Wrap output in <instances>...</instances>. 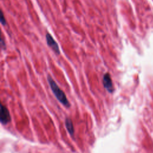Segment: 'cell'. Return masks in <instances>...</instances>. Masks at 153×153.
<instances>
[{"instance_id": "obj_6", "label": "cell", "mask_w": 153, "mask_h": 153, "mask_svg": "<svg viewBox=\"0 0 153 153\" xmlns=\"http://www.w3.org/2000/svg\"><path fill=\"white\" fill-rule=\"evenodd\" d=\"M1 23L2 25H6V20H5V18L4 16V14H3V12L1 11Z\"/></svg>"}, {"instance_id": "obj_1", "label": "cell", "mask_w": 153, "mask_h": 153, "mask_svg": "<svg viewBox=\"0 0 153 153\" xmlns=\"http://www.w3.org/2000/svg\"><path fill=\"white\" fill-rule=\"evenodd\" d=\"M47 81L56 99L65 106L69 108L70 106V103L68 100L65 93L60 88V87L57 85L52 77L49 75L47 76Z\"/></svg>"}, {"instance_id": "obj_3", "label": "cell", "mask_w": 153, "mask_h": 153, "mask_svg": "<svg viewBox=\"0 0 153 153\" xmlns=\"http://www.w3.org/2000/svg\"><path fill=\"white\" fill-rule=\"evenodd\" d=\"M11 120V117L8 109L5 106L1 105L0 112V121L2 124H6Z\"/></svg>"}, {"instance_id": "obj_2", "label": "cell", "mask_w": 153, "mask_h": 153, "mask_svg": "<svg viewBox=\"0 0 153 153\" xmlns=\"http://www.w3.org/2000/svg\"><path fill=\"white\" fill-rule=\"evenodd\" d=\"M46 42L48 45L51 48V49L56 53L57 54H59L60 53V49L58 45V44L57 42L54 40V39L53 38V36L50 34L49 33H47L45 36Z\"/></svg>"}, {"instance_id": "obj_7", "label": "cell", "mask_w": 153, "mask_h": 153, "mask_svg": "<svg viewBox=\"0 0 153 153\" xmlns=\"http://www.w3.org/2000/svg\"><path fill=\"white\" fill-rule=\"evenodd\" d=\"M1 47H3V46L5 45V43H4V40L2 39V37L1 38Z\"/></svg>"}, {"instance_id": "obj_5", "label": "cell", "mask_w": 153, "mask_h": 153, "mask_svg": "<svg viewBox=\"0 0 153 153\" xmlns=\"http://www.w3.org/2000/svg\"><path fill=\"white\" fill-rule=\"evenodd\" d=\"M65 126H66V127L68 132L69 133V134L71 135H73L74 133V128L72 121L70 118H66Z\"/></svg>"}, {"instance_id": "obj_4", "label": "cell", "mask_w": 153, "mask_h": 153, "mask_svg": "<svg viewBox=\"0 0 153 153\" xmlns=\"http://www.w3.org/2000/svg\"><path fill=\"white\" fill-rule=\"evenodd\" d=\"M103 84L105 88L109 93H112L114 91V87L112 84V81L111 76L109 74H105L103 77Z\"/></svg>"}]
</instances>
